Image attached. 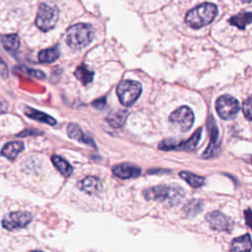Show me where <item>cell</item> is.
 Masks as SVG:
<instances>
[{
	"mask_svg": "<svg viewBox=\"0 0 252 252\" xmlns=\"http://www.w3.org/2000/svg\"><path fill=\"white\" fill-rule=\"evenodd\" d=\"M143 195L148 201H158L166 206L173 207L181 203L185 192L177 185L160 184L144 190Z\"/></svg>",
	"mask_w": 252,
	"mask_h": 252,
	"instance_id": "1",
	"label": "cell"
},
{
	"mask_svg": "<svg viewBox=\"0 0 252 252\" xmlns=\"http://www.w3.org/2000/svg\"><path fill=\"white\" fill-rule=\"evenodd\" d=\"M218 14V8L213 3H203L191 9L185 17V23L192 29H200L211 24Z\"/></svg>",
	"mask_w": 252,
	"mask_h": 252,
	"instance_id": "2",
	"label": "cell"
},
{
	"mask_svg": "<svg viewBox=\"0 0 252 252\" xmlns=\"http://www.w3.org/2000/svg\"><path fill=\"white\" fill-rule=\"evenodd\" d=\"M94 35V28L90 24L79 23L67 30L66 42L73 49H82L91 43Z\"/></svg>",
	"mask_w": 252,
	"mask_h": 252,
	"instance_id": "3",
	"label": "cell"
},
{
	"mask_svg": "<svg viewBox=\"0 0 252 252\" xmlns=\"http://www.w3.org/2000/svg\"><path fill=\"white\" fill-rule=\"evenodd\" d=\"M59 19V10L55 5L41 3L35 18V26L42 32L52 30Z\"/></svg>",
	"mask_w": 252,
	"mask_h": 252,
	"instance_id": "4",
	"label": "cell"
},
{
	"mask_svg": "<svg viewBox=\"0 0 252 252\" xmlns=\"http://www.w3.org/2000/svg\"><path fill=\"white\" fill-rule=\"evenodd\" d=\"M116 93L124 106H131L139 98L142 93V85L137 81L124 80L117 86Z\"/></svg>",
	"mask_w": 252,
	"mask_h": 252,
	"instance_id": "5",
	"label": "cell"
},
{
	"mask_svg": "<svg viewBox=\"0 0 252 252\" xmlns=\"http://www.w3.org/2000/svg\"><path fill=\"white\" fill-rule=\"evenodd\" d=\"M168 121L175 129L181 132H186L194 123V113L191 108L183 105L171 112Z\"/></svg>",
	"mask_w": 252,
	"mask_h": 252,
	"instance_id": "6",
	"label": "cell"
},
{
	"mask_svg": "<svg viewBox=\"0 0 252 252\" xmlns=\"http://www.w3.org/2000/svg\"><path fill=\"white\" fill-rule=\"evenodd\" d=\"M216 109L220 118L224 120L232 119L238 113L239 102L235 97L229 94H223L218 97L216 101Z\"/></svg>",
	"mask_w": 252,
	"mask_h": 252,
	"instance_id": "7",
	"label": "cell"
},
{
	"mask_svg": "<svg viewBox=\"0 0 252 252\" xmlns=\"http://www.w3.org/2000/svg\"><path fill=\"white\" fill-rule=\"evenodd\" d=\"M32 215L28 212H14L6 215L2 220V226L8 230H16L27 226L32 221Z\"/></svg>",
	"mask_w": 252,
	"mask_h": 252,
	"instance_id": "8",
	"label": "cell"
},
{
	"mask_svg": "<svg viewBox=\"0 0 252 252\" xmlns=\"http://www.w3.org/2000/svg\"><path fill=\"white\" fill-rule=\"evenodd\" d=\"M207 221L209 222L211 228L218 230V231H230L233 226L232 220L225 216L224 214L219 212V211H214L209 213L206 216Z\"/></svg>",
	"mask_w": 252,
	"mask_h": 252,
	"instance_id": "9",
	"label": "cell"
},
{
	"mask_svg": "<svg viewBox=\"0 0 252 252\" xmlns=\"http://www.w3.org/2000/svg\"><path fill=\"white\" fill-rule=\"evenodd\" d=\"M209 129H210V144L207 148V150L203 153L204 158H210L218 155L220 144H219V130L216 125L215 120L210 117V123H209Z\"/></svg>",
	"mask_w": 252,
	"mask_h": 252,
	"instance_id": "10",
	"label": "cell"
},
{
	"mask_svg": "<svg viewBox=\"0 0 252 252\" xmlns=\"http://www.w3.org/2000/svg\"><path fill=\"white\" fill-rule=\"evenodd\" d=\"M112 172L115 176H117L119 178L129 179V178L138 177L141 174L142 169L135 164L120 163V164H116L112 167Z\"/></svg>",
	"mask_w": 252,
	"mask_h": 252,
	"instance_id": "11",
	"label": "cell"
},
{
	"mask_svg": "<svg viewBox=\"0 0 252 252\" xmlns=\"http://www.w3.org/2000/svg\"><path fill=\"white\" fill-rule=\"evenodd\" d=\"M79 187L84 192H86L88 194H91V195H94V194H97L101 191L102 183H101V181L98 177L87 176L86 178H84L80 182Z\"/></svg>",
	"mask_w": 252,
	"mask_h": 252,
	"instance_id": "12",
	"label": "cell"
},
{
	"mask_svg": "<svg viewBox=\"0 0 252 252\" xmlns=\"http://www.w3.org/2000/svg\"><path fill=\"white\" fill-rule=\"evenodd\" d=\"M67 134L73 140H76V141H79V142H82V143H85V144H89L93 147H95V144H94V140L90 136L86 135L82 131L81 127L79 125L75 124V123H71V124L68 125Z\"/></svg>",
	"mask_w": 252,
	"mask_h": 252,
	"instance_id": "13",
	"label": "cell"
},
{
	"mask_svg": "<svg viewBox=\"0 0 252 252\" xmlns=\"http://www.w3.org/2000/svg\"><path fill=\"white\" fill-rule=\"evenodd\" d=\"M25 114L28 117H30L33 120L42 122V123H46V124H49V125H55L56 124V120L52 116H50V115H48V114H46L42 111H39V110H36L34 108L29 107V106H27L25 108Z\"/></svg>",
	"mask_w": 252,
	"mask_h": 252,
	"instance_id": "14",
	"label": "cell"
},
{
	"mask_svg": "<svg viewBox=\"0 0 252 252\" xmlns=\"http://www.w3.org/2000/svg\"><path fill=\"white\" fill-rule=\"evenodd\" d=\"M128 112L123 109H119L109 113L106 116V122L113 128H121L127 120Z\"/></svg>",
	"mask_w": 252,
	"mask_h": 252,
	"instance_id": "15",
	"label": "cell"
},
{
	"mask_svg": "<svg viewBox=\"0 0 252 252\" xmlns=\"http://www.w3.org/2000/svg\"><path fill=\"white\" fill-rule=\"evenodd\" d=\"M24 150V144L22 142H9L4 145L1 150V154L8 159L13 160Z\"/></svg>",
	"mask_w": 252,
	"mask_h": 252,
	"instance_id": "16",
	"label": "cell"
},
{
	"mask_svg": "<svg viewBox=\"0 0 252 252\" xmlns=\"http://www.w3.org/2000/svg\"><path fill=\"white\" fill-rule=\"evenodd\" d=\"M201 133H202V128H199L197 131L194 132V134L187 139L186 141H181L178 142L176 151H194L200 141L201 138Z\"/></svg>",
	"mask_w": 252,
	"mask_h": 252,
	"instance_id": "17",
	"label": "cell"
},
{
	"mask_svg": "<svg viewBox=\"0 0 252 252\" xmlns=\"http://www.w3.org/2000/svg\"><path fill=\"white\" fill-rule=\"evenodd\" d=\"M251 249V238L250 234L246 233L240 237L234 238L231 242V251H250Z\"/></svg>",
	"mask_w": 252,
	"mask_h": 252,
	"instance_id": "18",
	"label": "cell"
},
{
	"mask_svg": "<svg viewBox=\"0 0 252 252\" xmlns=\"http://www.w3.org/2000/svg\"><path fill=\"white\" fill-rule=\"evenodd\" d=\"M229 23L240 30H244L251 23V12H241L234 15L229 19Z\"/></svg>",
	"mask_w": 252,
	"mask_h": 252,
	"instance_id": "19",
	"label": "cell"
},
{
	"mask_svg": "<svg viewBox=\"0 0 252 252\" xmlns=\"http://www.w3.org/2000/svg\"><path fill=\"white\" fill-rule=\"evenodd\" d=\"M60 56V51L57 46L43 49L38 53V61L40 63H52Z\"/></svg>",
	"mask_w": 252,
	"mask_h": 252,
	"instance_id": "20",
	"label": "cell"
},
{
	"mask_svg": "<svg viewBox=\"0 0 252 252\" xmlns=\"http://www.w3.org/2000/svg\"><path fill=\"white\" fill-rule=\"evenodd\" d=\"M1 42L4 48L9 52H16L20 47V37L16 33L6 34L2 36Z\"/></svg>",
	"mask_w": 252,
	"mask_h": 252,
	"instance_id": "21",
	"label": "cell"
},
{
	"mask_svg": "<svg viewBox=\"0 0 252 252\" xmlns=\"http://www.w3.org/2000/svg\"><path fill=\"white\" fill-rule=\"evenodd\" d=\"M51 161L54 164V166L58 169V171H60L61 174H63L64 176H69L73 172V167L63 158L59 156H52Z\"/></svg>",
	"mask_w": 252,
	"mask_h": 252,
	"instance_id": "22",
	"label": "cell"
},
{
	"mask_svg": "<svg viewBox=\"0 0 252 252\" xmlns=\"http://www.w3.org/2000/svg\"><path fill=\"white\" fill-rule=\"evenodd\" d=\"M179 176L184 179L192 188H199L205 184V178L188 171L179 172Z\"/></svg>",
	"mask_w": 252,
	"mask_h": 252,
	"instance_id": "23",
	"label": "cell"
},
{
	"mask_svg": "<svg viewBox=\"0 0 252 252\" xmlns=\"http://www.w3.org/2000/svg\"><path fill=\"white\" fill-rule=\"evenodd\" d=\"M94 73L93 71L89 70L85 65L78 66L76 68V71H75L76 78L80 82H82L83 85L90 84L93 81V79H94Z\"/></svg>",
	"mask_w": 252,
	"mask_h": 252,
	"instance_id": "24",
	"label": "cell"
},
{
	"mask_svg": "<svg viewBox=\"0 0 252 252\" xmlns=\"http://www.w3.org/2000/svg\"><path fill=\"white\" fill-rule=\"evenodd\" d=\"M203 208V203L200 200H191L183 208V212L187 217L196 216Z\"/></svg>",
	"mask_w": 252,
	"mask_h": 252,
	"instance_id": "25",
	"label": "cell"
},
{
	"mask_svg": "<svg viewBox=\"0 0 252 252\" xmlns=\"http://www.w3.org/2000/svg\"><path fill=\"white\" fill-rule=\"evenodd\" d=\"M17 69H19V72L22 73V74H26V75H29V76H32V77H34V78H37V79H44L45 78V74L40 71V70H34V69H31V68H28V67H18Z\"/></svg>",
	"mask_w": 252,
	"mask_h": 252,
	"instance_id": "26",
	"label": "cell"
},
{
	"mask_svg": "<svg viewBox=\"0 0 252 252\" xmlns=\"http://www.w3.org/2000/svg\"><path fill=\"white\" fill-rule=\"evenodd\" d=\"M178 142L174 139H165L162 140L158 144V149L161 151H170V150H176Z\"/></svg>",
	"mask_w": 252,
	"mask_h": 252,
	"instance_id": "27",
	"label": "cell"
},
{
	"mask_svg": "<svg viewBox=\"0 0 252 252\" xmlns=\"http://www.w3.org/2000/svg\"><path fill=\"white\" fill-rule=\"evenodd\" d=\"M242 109H243V113L245 115V117L248 119V120H251V117H252V110H251V97L248 96L244 102H243V105H242Z\"/></svg>",
	"mask_w": 252,
	"mask_h": 252,
	"instance_id": "28",
	"label": "cell"
},
{
	"mask_svg": "<svg viewBox=\"0 0 252 252\" xmlns=\"http://www.w3.org/2000/svg\"><path fill=\"white\" fill-rule=\"evenodd\" d=\"M92 105H93L94 108L101 110V109L104 108L105 105H106V98H105V97H99V98L94 100V101L92 102Z\"/></svg>",
	"mask_w": 252,
	"mask_h": 252,
	"instance_id": "29",
	"label": "cell"
},
{
	"mask_svg": "<svg viewBox=\"0 0 252 252\" xmlns=\"http://www.w3.org/2000/svg\"><path fill=\"white\" fill-rule=\"evenodd\" d=\"M0 75L4 78H6L8 76V69L6 64L4 63V61L0 58Z\"/></svg>",
	"mask_w": 252,
	"mask_h": 252,
	"instance_id": "30",
	"label": "cell"
},
{
	"mask_svg": "<svg viewBox=\"0 0 252 252\" xmlns=\"http://www.w3.org/2000/svg\"><path fill=\"white\" fill-rule=\"evenodd\" d=\"M244 216L246 218V223L247 225L249 226L250 225V220H251V212H250V209H247L245 212H244Z\"/></svg>",
	"mask_w": 252,
	"mask_h": 252,
	"instance_id": "31",
	"label": "cell"
},
{
	"mask_svg": "<svg viewBox=\"0 0 252 252\" xmlns=\"http://www.w3.org/2000/svg\"><path fill=\"white\" fill-rule=\"evenodd\" d=\"M241 1H243V2H246V3H250V2H251V0H241Z\"/></svg>",
	"mask_w": 252,
	"mask_h": 252,
	"instance_id": "32",
	"label": "cell"
}]
</instances>
